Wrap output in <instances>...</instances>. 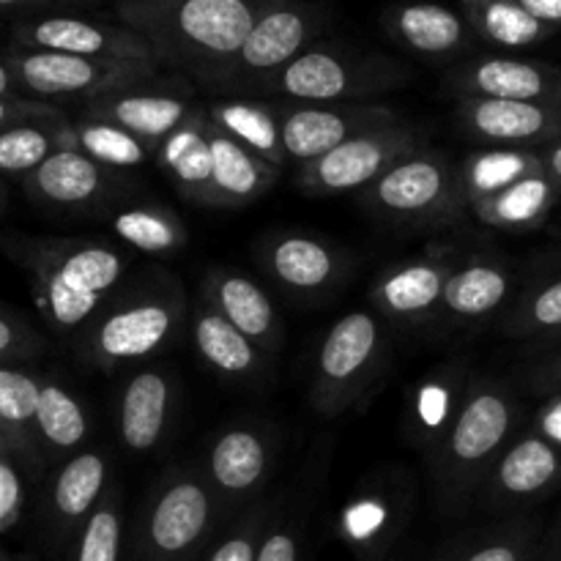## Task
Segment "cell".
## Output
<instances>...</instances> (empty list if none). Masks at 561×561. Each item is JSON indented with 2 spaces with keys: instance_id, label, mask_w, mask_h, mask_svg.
<instances>
[{
  "instance_id": "4fadbf2b",
  "label": "cell",
  "mask_w": 561,
  "mask_h": 561,
  "mask_svg": "<svg viewBox=\"0 0 561 561\" xmlns=\"http://www.w3.org/2000/svg\"><path fill=\"white\" fill-rule=\"evenodd\" d=\"M561 485V449L535 427L520 431L482 485L480 504L491 515H524Z\"/></svg>"
},
{
  "instance_id": "5b68a950",
  "label": "cell",
  "mask_w": 561,
  "mask_h": 561,
  "mask_svg": "<svg viewBox=\"0 0 561 561\" xmlns=\"http://www.w3.org/2000/svg\"><path fill=\"white\" fill-rule=\"evenodd\" d=\"M186 318V296L179 279L157 274L131 290H118L93 318L85 354L99 370L135 365L157 356L175 340Z\"/></svg>"
},
{
  "instance_id": "74e56055",
  "label": "cell",
  "mask_w": 561,
  "mask_h": 561,
  "mask_svg": "<svg viewBox=\"0 0 561 561\" xmlns=\"http://www.w3.org/2000/svg\"><path fill=\"white\" fill-rule=\"evenodd\" d=\"M463 9L474 33L502 47H529L548 33L546 22L535 20L515 0H463Z\"/></svg>"
},
{
  "instance_id": "603a6c76",
  "label": "cell",
  "mask_w": 561,
  "mask_h": 561,
  "mask_svg": "<svg viewBox=\"0 0 561 561\" xmlns=\"http://www.w3.org/2000/svg\"><path fill=\"white\" fill-rule=\"evenodd\" d=\"M201 299L214 307L225 321L233 323L239 332H244L257 348L266 351L268 356L277 354L285 337L283 321L274 301L255 279L233 268L211 266L203 274Z\"/></svg>"
},
{
  "instance_id": "11a10c76",
  "label": "cell",
  "mask_w": 561,
  "mask_h": 561,
  "mask_svg": "<svg viewBox=\"0 0 561 561\" xmlns=\"http://www.w3.org/2000/svg\"><path fill=\"white\" fill-rule=\"evenodd\" d=\"M540 348H559L561 345V332H557V334H551V337H546V340H540Z\"/></svg>"
},
{
  "instance_id": "2e32d148",
  "label": "cell",
  "mask_w": 561,
  "mask_h": 561,
  "mask_svg": "<svg viewBox=\"0 0 561 561\" xmlns=\"http://www.w3.org/2000/svg\"><path fill=\"white\" fill-rule=\"evenodd\" d=\"M22 85L42 96H88L99 99L124 88L146 85L157 80V64L135 60L82 58L66 53H31L16 66Z\"/></svg>"
},
{
  "instance_id": "44dd1931",
  "label": "cell",
  "mask_w": 561,
  "mask_h": 561,
  "mask_svg": "<svg viewBox=\"0 0 561 561\" xmlns=\"http://www.w3.org/2000/svg\"><path fill=\"white\" fill-rule=\"evenodd\" d=\"M195 110L197 104H192L184 93L168 91V88H151V82H146V85L124 88V91L91 99L88 102V118L110 121V124L131 131L157 153V148Z\"/></svg>"
},
{
  "instance_id": "52a82bcc",
  "label": "cell",
  "mask_w": 561,
  "mask_h": 561,
  "mask_svg": "<svg viewBox=\"0 0 561 561\" xmlns=\"http://www.w3.org/2000/svg\"><path fill=\"white\" fill-rule=\"evenodd\" d=\"M359 203L383 222L414 230L453 228L471 211L460 168L433 148L394 164L359 192Z\"/></svg>"
},
{
  "instance_id": "9f6ffc18",
  "label": "cell",
  "mask_w": 561,
  "mask_h": 561,
  "mask_svg": "<svg viewBox=\"0 0 561 561\" xmlns=\"http://www.w3.org/2000/svg\"><path fill=\"white\" fill-rule=\"evenodd\" d=\"M9 85H11V77H9V71H5V66L0 64V96L9 91Z\"/></svg>"
},
{
  "instance_id": "7a4b0ae2",
  "label": "cell",
  "mask_w": 561,
  "mask_h": 561,
  "mask_svg": "<svg viewBox=\"0 0 561 561\" xmlns=\"http://www.w3.org/2000/svg\"><path fill=\"white\" fill-rule=\"evenodd\" d=\"M126 27L140 33L157 64L203 80L228 64L255 27V0H118Z\"/></svg>"
},
{
  "instance_id": "6da1fadb",
  "label": "cell",
  "mask_w": 561,
  "mask_h": 561,
  "mask_svg": "<svg viewBox=\"0 0 561 561\" xmlns=\"http://www.w3.org/2000/svg\"><path fill=\"white\" fill-rule=\"evenodd\" d=\"M518 433L520 403L515 389L502 378L474 373L458 420L425 458L433 502L444 515L460 518L474 507L488 474Z\"/></svg>"
},
{
  "instance_id": "d590c367",
  "label": "cell",
  "mask_w": 561,
  "mask_h": 561,
  "mask_svg": "<svg viewBox=\"0 0 561 561\" xmlns=\"http://www.w3.org/2000/svg\"><path fill=\"white\" fill-rule=\"evenodd\" d=\"M469 206L542 173L540 148H485L460 164Z\"/></svg>"
},
{
  "instance_id": "db71d44e",
  "label": "cell",
  "mask_w": 561,
  "mask_h": 561,
  "mask_svg": "<svg viewBox=\"0 0 561 561\" xmlns=\"http://www.w3.org/2000/svg\"><path fill=\"white\" fill-rule=\"evenodd\" d=\"M540 561H561V518H559L557 529L551 531V540H548V546H542Z\"/></svg>"
},
{
  "instance_id": "ab89813d",
  "label": "cell",
  "mask_w": 561,
  "mask_h": 561,
  "mask_svg": "<svg viewBox=\"0 0 561 561\" xmlns=\"http://www.w3.org/2000/svg\"><path fill=\"white\" fill-rule=\"evenodd\" d=\"M36 431L55 453H75L88 438V414L69 389L58 383H42Z\"/></svg>"
},
{
  "instance_id": "7bdbcfd3",
  "label": "cell",
  "mask_w": 561,
  "mask_h": 561,
  "mask_svg": "<svg viewBox=\"0 0 561 561\" xmlns=\"http://www.w3.org/2000/svg\"><path fill=\"white\" fill-rule=\"evenodd\" d=\"M58 126H42V121L33 124H16L0 131V170L3 173H33L42 168L58 146Z\"/></svg>"
},
{
  "instance_id": "d6986e66",
  "label": "cell",
  "mask_w": 561,
  "mask_h": 561,
  "mask_svg": "<svg viewBox=\"0 0 561 561\" xmlns=\"http://www.w3.org/2000/svg\"><path fill=\"white\" fill-rule=\"evenodd\" d=\"M449 85L460 99H507L561 107V71L537 60L480 58L460 66Z\"/></svg>"
},
{
  "instance_id": "f35d334b",
  "label": "cell",
  "mask_w": 561,
  "mask_h": 561,
  "mask_svg": "<svg viewBox=\"0 0 561 561\" xmlns=\"http://www.w3.org/2000/svg\"><path fill=\"white\" fill-rule=\"evenodd\" d=\"M499 332L535 343L561 332V277L520 294L499 321Z\"/></svg>"
},
{
  "instance_id": "1f68e13d",
  "label": "cell",
  "mask_w": 561,
  "mask_h": 561,
  "mask_svg": "<svg viewBox=\"0 0 561 561\" xmlns=\"http://www.w3.org/2000/svg\"><path fill=\"white\" fill-rule=\"evenodd\" d=\"M469 208L480 222L491 228L524 233V230L540 228L548 222V217H553V211L561 208V192L546 173H540L518 181L499 195L471 203Z\"/></svg>"
},
{
  "instance_id": "9a60e30c",
  "label": "cell",
  "mask_w": 561,
  "mask_h": 561,
  "mask_svg": "<svg viewBox=\"0 0 561 561\" xmlns=\"http://www.w3.org/2000/svg\"><path fill=\"white\" fill-rule=\"evenodd\" d=\"M416 507V480L403 469H381L365 477L340 515V531L362 553L376 559L398 540Z\"/></svg>"
},
{
  "instance_id": "4dcf8cb0",
  "label": "cell",
  "mask_w": 561,
  "mask_h": 561,
  "mask_svg": "<svg viewBox=\"0 0 561 561\" xmlns=\"http://www.w3.org/2000/svg\"><path fill=\"white\" fill-rule=\"evenodd\" d=\"M107 458L96 449L77 453L64 469L58 471L53 485V515L64 535L82 531L93 510L102 504L107 493Z\"/></svg>"
},
{
  "instance_id": "816d5d0a",
  "label": "cell",
  "mask_w": 561,
  "mask_h": 561,
  "mask_svg": "<svg viewBox=\"0 0 561 561\" xmlns=\"http://www.w3.org/2000/svg\"><path fill=\"white\" fill-rule=\"evenodd\" d=\"M515 3L529 11L535 20L546 22V25L548 22H553V25L561 22V0H515Z\"/></svg>"
},
{
  "instance_id": "5bb4252c",
  "label": "cell",
  "mask_w": 561,
  "mask_h": 561,
  "mask_svg": "<svg viewBox=\"0 0 561 561\" xmlns=\"http://www.w3.org/2000/svg\"><path fill=\"white\" fill-rule=\"evenodd\" d=\"M279 126H283L285 153L294 162H316L323 153L359 137L365 131L398 124L400 115L389 104L348 102V104H305L277 102Z\"/></svg>"
},
{
  "instance_id": "83f0119b",
  "label": "cell",
  "mask_w": 561,
  "mask_h": 561,
  "mask_svg": "<svg viewBox=\"0 0 561 561\" xmlns=\"http://www.w3.org/2000/svg\"><path fill=\"white\" fill-rule=\"evenodd\" d=\"M157 162L175 190L197 206H208L211 195V118L206 107H197L162 146L157 148Z\"/></svg>"
},
{
  "instance_id": "cb8c5ba5",
  "label": "cell",
  "mask_w": 561,
  "mask_h": 561,
  "mask_svg": "<svg viewBox=\"0 0 561 561\" xmlns=\"http://www.w3.org/2000/svg\"><path fill=\"white\" fill-rule=\"evenodd\" d=\"M175 383L162 367H142L124 381L118 392L121 447L135 455L153 453L168 438L173 420Z\"/></svg>"
},
{
  "instance_id": "7402d4cb",
  "label": "cell",
  "mask_w": 561,
  "mask_h": 561,
  "mask_svg": "<svg viewBox=\"0 0 561 561\" xmlns=\"http://www.w3.org/2000/svg\"><path fill=\"white\" fill-rule=\"evenodd\" d=\"M471 378L474 373L466 359L444 362L422 376L405 394V431L425 458L458 420Z\"/></svg>"
},
{
  "instance_id": "ac0fdd59",
  "label": "cell",
  "mask_w": 561,
  "mask_h": 561,
  "mask_svg": "<svg viewBox=\"0 0 561 561\" xmlns=\"http://www.w3.org/2000/svg\"><path fill=\"white\" fill-rule=\"evenodd\" d=\"M460 126L469 137L488 148H540L561 140V107L507 99H474L458 102Z\"/></svg>"
},
{
  "instance_id": "f1b7e54d",
  "label": "cell",
  "mask_w": 561,
  "mask_h": 561,
  "mask_svg": "<svg viewBox=\"0 0 561 561\" xmlns=\"http://www.w3.org/2000/svg\"><path fill=\"white\" fill-rule=\"evenodd\" d=\"M211 195L208 208H241L261 201L277 181L279 170L241 148L211 124Z\"/></svg>"
},
{
  "instance_id": "d4e9b609",
  "label": "cell",
  "mask_w": 561,
  "mask_h": 561,
  "mask_svg": "<svg viewBox=\"0 0 561 561\" xmlns=\"http://www.w3.org/2000/svg\"><path fill=\"white\" fill-rule=\"evenodd\" d=\"M31 42L49 53L157 64L146 38L126 25H96V22L75 20V16H49L33 27Z\"/></svg>"
},
{
  "instance_id": "30bf717a",
  "label": "cell",
  "mask_w": 561,
  "mask_h": 561,
  "mask_svg": "<svg viewBox=\"0 0 561 561\" xmlns=\"http://www.w3.org/2000/svg\"><path fill=\"white\" fill-rule=\"evenodd\" d=\"M277 463V433L261 422H236L211 438L203 471L219 502L222 529L257 504Z\"/></svg>"
},
{
  "instance_id": "7c38bea8",
  "label": "cell",
  "mask_w": 561,
  "mask_h": 561,
  "mask_svg": "<svg viewBox=\"0 0 561 561\" xmlns=\"http://www.w3.org/2000/svg\"><path fill=\"white\" fill-rule=\"evenodd\" d=\"M261 272L301 301L327 299L343 288L351 261L337 244L305 230H274L252 247Z\"/></svg>"
},
{
  "instance_id": "f907efd6",
  "label": "cell",
  "mask_w": 561,
  "mask_h": 561,
  "mask_svg": "<svg viewBox=\"0 0 561 561\" xmlns=\"http://www.w3.org/2000/svg\"><path fill=\"white\" fill-rule=\"evenodd\" d=\"M27 337L25 332H22L16 323H11L9 318L0 316V356L3 354H25V351H33L27 348Z\"/></svg>"
},
{
  "instance_id": "60d3db41",
  "label": "cell",
  "mask_w": 561,
  "mask_h": 561,
  "mask_svg": "<svg viewBox=\"0 0 561 561\" xmlns=\"http://www.w3.org/2000/svg\"><path fill=\"white\" fill-rule=\"evenodd\" d=\"M38 400H42V383L36 378L11 367H0V433H9L14 447H31V427H36Z\"/></svg>"
},
{
  "instance_id": "f546056e",
  "label": "cell",
  "mask_w": 561,
  "mask_h": 561,
  "mask_svg": "<svg viewBox=\"0 0 561 561\" xmlns=\"http://www.w3.org/2000/svg\"><path fill=\"white\" fill-rule=\"evenodd\" d=\"M208 118L219 131L247 148L250 153L261 157L263 162L274 164L277 170L285 168L288 153L283 142V126H279L277 102H257V99H225L211 102L206 107Z\"/></svg>"
},
{
  "instance_id": "7dc6e473",
  "label": "cell",
  "mask_w": 561,
  "mask_h": 561,
  "mask_svg": "<svg viewBox=\"0 0 561 561\" xmlns=\"http://www.w3.org/2000/svg\"><path fill=\"white\" fill-rule=\"evenodd\" d=\"M20 504H22V488H20V477L16 471L11 469L5 460H0V531L9 529L11 524L20 515Z\"/></svg>"
},
{
  "instance_id": "e0dca14e",
  "label": "cell",
  "mask_w": 561,
  "mask_h": 561,
  "mask_svg": "<svg viewBox=\"0 0 561 561\" xmlns=\"http://www.w3.org/2000/svg\"><path fill=\"white\" fill-rule=\"evenodd\" d=\"M458 255L449 247H431L422 255L389 266L370 290V310L387 323L422 329L436 323L444 288Z\"/></svg>"
},
{
  "instance_id": "836d02e7",
  "label": "cell",
  "mask_w": 561,
  "mask_h": 561,
  "mask_svg": "<svg viewBox=\"0 0 561 561\" xmlns=\"http://www.w3.org/2000/svg\"><path fill=\"white\" fill-rule=\"evenodd\" d=\"M540 551L535 515H513L491 529L460 537L436 561H540Z\"/></svg>"
},
{
  "instance_id": "ee69618b",
  "label": "cell",
  "mask_w": 561,
  "mask_h": 561,
  "mask_svg": "<svg viewBox=\"0 0 561 561\" xmlns=\"http://www.w3.org/2000/svg\"><path fill=\"white\" fill-rule=\"evenodd\" d=\"M272 513V499H261L250 510H244L239 518L225 526L217 546H211V551L206 553V561H257Z\"/></svg>"
},
{
  "instance_id": "484cf974",
  "label": "cell",
  "mask_w": 561,
  "mask_h": 561,
  "mask_svg": "<svg viewBox=\"0 0 561 561\" xmlns=\"http://www.w3.org/2000/svg\"><path fill=\"white\" fill-rule=\"evenodd\" d=\"M190 334L197 356L219 378L239 383L261 381L268 370V354L257 348L244 332L225 321L214 307L197 301L190 312Z\"/></svg>"
},
{
  "instance_id": "94428289",
  "label": "cell",
  "mask_w": 561,
  "mask_h": 561,
  "mask_svg": "<svg viewBox=\"0 0 561 561\" xmlns=\"http://www.w3.org/2000/svg\"><path fill=\"white\" fill-rule=\"evenodd\" d=\"M0 561H11V559H0Z\"/></svg>"
},
{
  "instance_id": "f5cc1de1",
  "label": "cell",
  "mask_w": 561,
  "mask_h": 561,
  "mask_svg": "<svg viewBox=\"0 0 561 561\" xmlns=\"http://www.w3.org/2000/svg\"><path fill=\"white\" fill-rule=\"evenodd\" d=\"M540 157H542V173H546L561 192V140L540 146Z\"/></svg>"
},
{
  "instance_id": "8992f818",
  "label": "cell",
  "mask_w": 561,
  "mask_h": 561,
  "mask_svg": "<svg viewBox=\"0 0 561 561\" xmlns=\"http://www.w3.org/2000/svg\"><path fill=\"white\" fill-rule=\"evenodd\" d=\"M387 362V321L376 310L345 312L318 345L310 405L327 420L356 409L381 381Z\"/></svg>"
},
{
  "instance_id": "ba28073f",
  "label": "cell",
  "mask_w": 561,
  "mask_h": 561,
  "mask_svg": "<svg viewBox=\"0 0 561 561\" xmlns=\"http://www.w3.org/2000/svg\"><path fill=\"white\" fill-rule=\"evenodd\" d=\"M411 71L381 55L310 47L272 77L261 93L305 104H348L403 88Z\"/></svg>"
},
{
  "instance_id": "d6a6232c",
  "label": "cell",
  "mask_w": 561,
  "mask_h": 561,
  "mask_svg": "<svg viewBox=\"0 0 561 561\" xmlns=\"http://www.w3.org/2000/svg\"><path fill=\"white\" fill-rule=\"evenodd\" d=\"M389 33L403 47L420 55L442 58L466 47L469 27L460 14L438 3H405L394 9L387 20Z\"/></svg>"
},
{
  "instance_id": "f6af8a7d",
  "label": "cell",
  "mask_w": 561,
  "mask_h": 561,
  "mask_svg": "<svg viewBox=\"0 0 561 561\" xmlns=\"http://www.w3.org/2000/svg\"><path fill=\"white\" fill-rule=\"evenodd\" d=\"M305 515H301L299 502H285L277 499L274 502L272 520L263 535L257 561H299L301 559V542H305Z\"/></svg>"
},
{
  "instance_id": "3957f363",
  "label": "cell",
  "mask_w": 561,
  "mask_h": 561,
  "mask_svg": "<svg viewBox=\"0 0 561 561\" xmlns=\"http://www.w3.org/2000/svg\"><path fill=\"white\" fill-rule=\"evenodd\" d=\"M222 531L203 463H175L153 482L131 540V561H197Z\"/></svg>"
},
{
  "instance_id": "9c48e42d",
  "label": "cell",
  "mask_w": 561,
  "mask_h": 561,
  "mask_svg": "<svg viewBox=\"0 0 561 561\" xmlns=\"http://www.w3.org/2000/svg\"><path fill=\"white\" fill-rule=\"evenodd\" d=\"M427 148V131L398 121L383 129L365 131L351 137L334 151L323 153L316 162L301 164L296 173V186L312 197H334L345 192L367 190L376 184L394 164L405 162Z\"/></svg>"
},
{
  "instance_id": "e575fe53",
  "label": "cell",
  "mask_w": 561,
  "mask_h": 561,
  "mask_svg": "<svg viewBox=\"0 0 561 561\" xmlns=\"http://www.w3.org/2000/svg\"><path fill=\"white\" fill-rule=\"evenodd\" d=\"M58 146L60 151L69 148V151L85 153L107 170H135L142 168L151 157L157 159L153 148L142 142L140 137L110 124V121H96L88 118V115L85 121L75 126L60 124Z\"/></svg>"
},
{
  "instance_id": "8d00e7d4",
  "label": "cell",
  "mask_w": 561,
  "mask_h": 561,
  "mask_svg": "<svg viewBox=\"0 0 561 561\" xmlns=\"http://www.w3.org/2000/svg\"><path fill=\"white\" fill-rule=\"evenodd\" d=\"M113 230L124 244L146 255H170L186 244V228L179 214L157 203L121 208L113 217Z\"/></svg>"
},
{
  "instance_id": "b9f144b4",
  "label": "cell",
  "mask_w": 561,
  "mask_h": 561,
  "mask_svg": "<svg viewBox=\"0 0 561 561\" xmlns=\"http://www.w3.org/2000/svg\"><path fill=\"white\" fill-rule=\"evenodd\" d=\"M124 551V510L121 491L107 488L102 504L93 510L77 540L75 561H121Z\"/></svg>"
},
{
  "instance_id": "681fc988",
  "label": "cell",
  "mask_w": 561,
  "mask_h": 561,
  "mask_svg": "<svg viewBox=\"0 0 561 561\" xmlns=\"http://www.w3.org/2000/svg\"><path fill=\"white\" fill-rule=\"evenodd\" d=\"M531 427H535L537 433H542L548 442L557 444V447L561 449V394L546 400V405L537 411V420Z\"/></svg>"
},
{
  "instance_id": "680465c9",
  "label": "cell",
  "mask_w": 561,
  "mask_h": 561,
  "mask_svg": "<svg viewBox=\"0 0 561 561\" xmlns=\"http://www.w3.org/2000/svg\"><path fill=\"white\" fill-rule=\"evenodd\" d=\"M3 447H9V442H5V438L0 436V449H3Z\"/></svg>"
},
{
  "instance_id": "91938a15",
  "label": "cell",
  "mask_w": 561,
  "mask_h": 561,
  "mask_svg": "<svg viewBox=\"0 0 561 561\" xmlns=\"http://www.w3.org/2000/svg\"><path fill=\"white\" fill-rule=\"evenodd\" d=\"M5 3H20V0H0V5H5Z\"/></svg>"
},
{
  "instance_id": "277c9868",
  "label": "cell",
  "mask_w": 561,
  "mask_h": 561,
  "mask_svg": "<svg viewBox=\"0 0 561 561\" xmlns=\"http://www.w3.org/2000/svg\"><path fill=\"white\" fill-rule=\"evenodd\" d=\"M31 261L38 310L58 332L91 327L126 274V255L104 241H49Z\"/></svg>"
},
{
  "instance_id": "4316f807",
  "label": "cell",
  "mask_w": 561,
  "mask_h": 561,
  "mask_svg": "<svg viewBox=\"0 0 561 561\" xmlns=\"http://www.w3.org/2000/svg\"><path fill=\"white\" fill-rule=\"evenodd\" d=\"M33 195L58 208L104 206L115 195V181L107 168L80 151H55L31 173Z\"/></svg>"
},
{
  "instance_id": "6f0895ef",
  "label": "cell",
  "mask_w": 561,
  "mask_h": 561,
  "mask_svg": "<svg viewBox=\"0 0 561 561\" xmlns=\"http://www.w3.org/2000/svg\"><path fill=\"white\" fill-rule=\"evenodd\" d=\"M551 233L559 236V239H561V208H559V217L553 219V225H551Z\"/></svg>"
},
{
  "instance_id": "ffe728a7",
  "label": "cell",
  "mask_w": 561,
  "mask_h": 561,
  "mask_svg": "<svg viewBox=\"0 0 561 561\" xmlns=\"http://www.w3.org/2000/svg\"><path fill=\"white\" fill-rule=\"evenodd\" d=\"M513 274L504 257L477 252L455 263L444 288L436 323L444 329H463L496 316L510 299Z\"/></svg>"
},
{
  "instance_id": "8fae6325",
  "label": "cell",
  "mask_w": 561,
  "mask_h": 561,
  "mask_svg": "<svg viewBox=\"0 0 561 561\" xmlns=\"http://www.w3.org/2000/svg\"><path fill=\"white\" fill-rule=\"evenodd\" d=\"M316 22L296 5H266L239 53L203 77L219 91H261L277 71L307 49Z\"/></svg>"
},
{
  "instance_id": "c3c4849f",
  "label": "cell",
  "mask_w": 561,
  "mask_h": 561,
  "mask_svg": "<svg viewBox=\"0 0 561 561\" xmlns=\"http://www.w3.org/2000/svg\"><path fill=\"white\" fill-rule=\"evenodd\" d=\"M44 118H58V115L47 107H36V104H11L0 96V126L33 124V121H44Z\"/></svg>"
},
{
  "instance_id": "bcb514c9",
  "label": "cell",
  "mask_w": 561,
  "mask_h": 561,
  "mask_svg": "<svg viewBox=\"0 0 561 561\" xmlns=\"http://www.w3.org/2000/svg\"><path fill=\"white\" fill-rule=\"evenodd\" d=\"M526 387L535 394H542L546 400L561 394V351L542 356L537 365L529 367V373H526Z\"/></svg>"
}]
</instances>
